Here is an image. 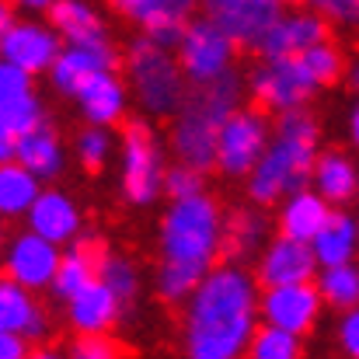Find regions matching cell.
<instances>
[{"mask_svg":"<svg viewBox=\"0 0 359 359\" xmlns=\"http://www.w3.org/2000/svg\"><path fill=\"white\" fill-rule=\"evenodd\" d=\"M258 276L241 262H217L185 300L182 349L189 359L248 356V342L262 321Z\"/></svg>","mask_w":359,"mask_h":359,"instance_id":"obj_1","label":"cell"},{"mask_svg":"<svg viewBox=\"0 0 359 359\" xmlns=\"http://www.w3.org/2000/svg\"><path fill=\"white\" fill-rule=\"evenodd\" d=\"M227 217L206 192L189 199H171L157 224V276L154 290L164 304H185L199 279L224 255Z\"/></svg>","mask_w":359,"mask_h":359,"instance_id":"obj_2","label":"cell"},{"mask_svg":"<svg viewBox=\"0 0 359 359\" xmlns=\"http://www.w3.org/2000/svg\"><path fill=\"white\" fill-rule=\"evenodd\" d=\"M244 102V77L238 70L224 74L213 84L192 88L178 116L171 119V150L178 161L199 168V171H217V133L224 119L241 109Z\"/></svg>","mask_w":359,"mask_h":359,"instance_id":"obj_3","label":"cell"},{"mask_svg":"<svg viewBox=\"0 0 359 359\" xmlns=\"http://www.w3.org/2000/svg\"><path fill=\"white\" fill-rule=\"evenodd\" d=\"M126 81L136 109L150 119H175L192 91L175 49L154 42L147 32L126 46Z\"/></svg>","mask_w":359,"mask_h":359,"instance_id":"obj_4","label":"cell"},{"mask_svg":"<svg viewBox=\"0 0 359 359\" xmlns=\"http://www.w3.org/2000/svg\"><path fill=\"white\" fill-rule=\"evenodd\" d=\"M318 143L321 140H300V136H276L258 157V164L244 178V196L248 203L272 206L283 203L286 196L300 192L311 185V171L318 161Z\"/></svg>","mask_w":359,"mask_h":359,"instance_id":"obj_5","label":"cell"},{"mask_svg":"<svg viewBox=\"0 0 359 359\" xmlns=\"http://www.w3.org/2000/svg\"><path fill=\"white\" fill-rule=\"evenodd\" d=\"M164 147L147 122H129L119 140V189L136 210H150L164 196Z\"/></svg>","mask_w":359,"mask_h":359,"instance_id":"obj_6","label":"cell"},{"mask_svg":"<svg viewBox=\"0 0 359 359\" xmlns=\"http://www.w3.org/2000/svg\"><path fill=\"white\" fill-rule=\"evenodd\" d=\"M238 49H241L238 42L217 21H210L203 14V18H189L185 21L182 39L175 46V56H178L189 84L192 88H203V84H213V81H220L224 74L234 70Z\"/></svg>","mask_w":359,"mask_h":359,"instance_id":"obj_7","label":"cell"},{"mask_svg":"<svg viewBox=\"0 0 359 359\" xmlns=\"http://www.w3.org/2000/svg\"><path fill=\"white\" fill-rule=\"evenodd\" d=\"M318 84L307 74L300 56H272L262 60L251 74H248V95L255 98V105L262 112H290V109H304L314 98Z\"/></svg>","mask_w":359,"mask_h":359,"instance_id":"obj_8","label":"cell"},{"mask_svg":"<svg viewBox=\"0 0 359 359\" xmlns=\"http://www.w3.org/2000/svg\"><path fill=\"white\" fill-rule=\"evenodd\" d=\"M269 143H272V126L262 116V109H244V105L234 109L217 133V175L248 178V171L258 164Z\"/></svg>","mask_w":359,"mask_h":359,"instance_id":"obj_9","label":"cell"},{"mask_svg":"<svg viewBox=\"0 0 359 359\" xmlns=\"http://www.w3.org/2000/svg\"><path fill=\"white\" fill-rule=\"evenodd\" d=\"M60 258H63V244L42 238L39 231L25 227L18 234H11L4 251H0V269L4 276H11L14 283L42 293L53 286L56 279V269H60Z\"/></svg>","mask_w":359,"mask_h":359,"instance_id":"obj_10","label":"cell"},{"mask_svg":"<svg viewBox=\"0 0 359 359\" xmlns=\"http://www.w3.org/2000/svg\"><path fill=\"white\" fill-rule=\"evenodd\" d=\"M325 297L318 283H283V286H262L258 314L269 325H279L293 335H311L325 314Z\"/></svg>","mask_w":359,"mask_h":359,"instance_id":"obj_11","label":"cell"},{"mask_svg":"<svg viewBox=\"0 0 359 359\" xmlns=\"http://www.w3.org/2000/svg\"><path fill=\"white\" fill-rule=\"evenodd\" d=\"M122 63V53L109 35L98 39H84V42H67L56 56V63L49 67V84L56 95L63 98H77V91L102 70H116Z\"/></svg>","mask_w":359,"mask_h":359,"instance_id":"obj_12","label":"cell"},{"mask_svg":"<svg viewBox=\"0 0 359 359\" xmlns=\"http://www.w3.org/2000/svg\"><path fill=\"white\" fill-rule=\"evenodd\" d=\"M321 272V262L307 241L276 234L255 258L258 286H283V283H314Z\"/></svg>","mask_w":359,"mask_h":359,"instance_id":"obj_13","label":"cell"},{"mask_svg":"<svg viewBox=\"0 0 359 359\" xmlns=\"http://www.w3.org/2000/svg\"><path fill=\"white\" fill-rule=\"evenodd\" d=\"M63 46L67 42H63V35L53 25L35 21V18H25V21L18 18L14 28L0 39V60L18 63L21 70L39 77V74H49V67L56 63Z\"/></svg>","mask_w":359,"mask_h":359,"instance_id":"obj_14","label":"cell"},{"mask_svg":"<svg viewBox=\"0 0 359 359\" xmlns=\"http://www.w3.org/2000/svg\"><path fill=\"white\" fill-rule=\"evenodd\" d=\"M328 25H332V21H328L321 11H314V7H307V11H283V14L265 28V35L258 39L255 53H258L262 60H272V56H300L304 49H311V46H318V42L328 39Z\"/></svg>","mask_w":359,"mask_h":359,"instance_id":"obj_15","label":"cell"},{"mask_svg":"<svg viewBox=\"0 0 359 359\" xmlns=\"http://www.w3.org/2000/svg\"><path fill=\"white\" fill-rule=\"evenodd\" d=\"M109 7L119 18L133 21L140 32H147L154 42L175 49L182 39V28L196 14L199 0H109Z\"/></svg>","mask_w":359,"mask_h":359,"instance_id":"obj_16","label":"cell"},{"mask_svg":"<svg viewBox=\"0 0 359 359\" xmlns=\"http://www.w3.org/2000/svg\"><path fill=\"white\" fill-rule=\"evenodd\" d=\"M199 7L238 46H248V49H255L265 28L283 14V0H199Z\"/></svg>","mask_w":359,"mask_h":359,"instance_id":"obj_17","label":"cell"},{"mask_svg":"<svg viewBox=\"0 0 359 359\" xmlns=\"http://www.w3.org/2000/svg\"><path fill=\"white\" fill-rule=\"evenodd\" d=\"M25 227H32V231H39L42 238H49L67 248V244H74V241L84 234V213H81V206L74 203L70 192L46 185V189L39 192L35 206L28 210Z\"/></svg>","mask_w":359,"mask_h":359,"instance_id":"obj_18","label":"cell"},{"mask_svg":"<svg viewBox=\"0 0 359 359\" xmlns=\"http://www.w3.org/2000/svg\"><path fill=\"white\" fill-rule=\"evenodd\" d=\"M67 325L77 335H95V332H112L122 318V297L105 283V279H91L81 293H74L67 304Z\"/></svg>","mask_w":359,"mask_h":359,"instance_id":"obj_19","label":"cell"},{"mask_svg":"<svg viewBox=\"0 0 359 359\" xmlns=\"http://www.w3.org/2000/svg\"><path fill=\"white\" fill-rule=\"evenodd\" d=\"M0 332H18L28 342H42L49 335V314L39 304V293L14 283L0 272Z\"/></svg>","mask_w":359,"mask_h":359,"instance_id":"obj_20","label":"cell"},{"mask_svg":"<svg viewBox=\"0 0 359 359\" xmlns=\"http://www.w3.org/2000/svg\"><path fill=\"white\" fill-rule=\"evenodd\" d=\"M332 213H335V206L314 185H307V189H300V192H293V196H286L279 203L276 231L286 234V238H297V241H307L311 244L325 231V224L332 220Z\"/></svg>","mask_w":359,"mask_h":359,"instance_id":"obj_21","label":"cell"},{"mask_svg":"<svg viewBox=\"0 0 359 359\" xmlns=\"http://www.w3.org/2000/svg\"><path fill=\"white\" fill-rule=\"evenodd\" d=\"M77 109L95 126H116L126 119V109H129V81H122L116 70L95 74L77 91Z\"/></svg>","mask_w":359,"mask_h":359,"instance_id":"obj_22","label":"cell"},{"mask_svg":"<svg viewBox=\"0 0 359 359\" xmlns=\"http://www.w3.org/2000/svg\"><path fill=\"white\" fill-rule=\"evenodd\" d=\"M18 161L32 175H39L46 185L56 182L63 175V168H67V147H63L60 129L49 126V119H46L42 126L21 133V140H18Z\"/></svg>","mask_w":359,"mask_h":359,"instance_id":"obj_23","label":"cell"},{"mask_svg":"<svg viewBox=\"0 0 359 359\" xmlns=\"http://www.w3.org/2000/svg\"><path fill=\"white\" fill-rule=\"evenodd\" d=\"M269 238H272V224L265 217V206H258V203L238 206L227 217V227H224V255L231 262L258 258L262 248L269 244Z\"/></svg>","mask_w":359,"mask_h":359,"instance_id":"obj_24","label":"cell"},{"mask_svg":"<svg viewBox=\"0 0 359 359\" xmlns=\"http://www.w3.org/2000/svg\"><path fill=\"white\" fill-rule=\"evenodd\" d=\"M311 185L332 203V206H346L359 196V164L346 150H321L311 171Z\"/></svg>","mask_w":359,"mask_h":359,"instance_id":"obj_25","label":"cell"},{"mask_svg":"<svg viewBox=\"0 0 359 359\" xmlns=\"http://www.w3.org/2000/svg\"><path fill=\"white\" fill-rule=\"evenodd\" d=\"M98 255H102V244L95 238H88V234H81V238L63 251L49 293H53L56 300H63V304H67L74 293H81V290L98 276Z\"/></svg>","mask_w":359,"mask_h":359,"instance_id":"obj_26","label":"cell"},{"mask_svg":"<svg viewBox=\"0 0 359 359\" xmlns=\"http://www.w3.org/2000/svg\"><path fill=\"white\" fill-rule=\"evenodd\" d=\"M42 189H46V182L39 175H32L21 161L0 164V217L4 220H25Z\"/></svg>","mask_w":359,"mask_h":359,"instance_id":"obj_27","label":"cell"},{"mask_svg":"<svg viewBox=\"0 0 359 359\" xmlns=\"http://www.w3.org/2000/svg\"><path fill=\"white\" fill-rule=\"evenodd\" d=\"M314 255L321 265H342L353 262L359 255V220L353 213H346L342 206H335L332 220L325 224V231L311 241Z\"/></svg>","mask_w":359,"mask_h":359,"instance_id":"obj_28","label":"cell"},{"mask_svg":"<svg viewBox=\"0 0 359 359\" xmlns=\"http://www.w3.org/2000/svg\"><path fill=\"white\" fill-rule=\"evenodd\" d=\"M49 25L63 35V42H84V39L109 35L105 21L91 0H56L49 7Z\"/></svg>","mask_w":359,"mask_h":359,"instance_id":"obj_29","label":"cell"},{"mask_svg":"<svg viewBox=\"0 0 359 359\" xmlns=\"http://www.w3.org/2000/svg\"><path fill=\"white\" fill-rule=\"evenodd\" d=\"M318 290L325 297V304L332 311H349V307H359V262H342V265H321L318 272Z\"/></svg>","mask_w":359,"mask_h":359,"instance_id":"obj_30","label":"cell"},{"mask_svg":"<svg viewBox=\"0 0 359 359\" xmlns=\"http://www.w3.org/2000/svg\"><path fill=\"white\" fill-rule=\"evenodd\" d=\"M248 356L251 359H300L304 356V339L279 328V325H269V321H258L251 342H248Z\"/></svg>","mask_w":359,"mask_h":359,"instance_id":"obj_31","label":"cell"},{"mask_svg":"<svg viewBox=\"0 0 359 359\" xmlns=\"http://www.w3.org/2000/svg\"><path fill=\"white\" fill-rule=\"evenodd\" d=\"M116 147H119V143H116V136H112V126H95V122H88V126L77 133V140H74L77 164H81L84 171H91V175L105 171V164L112 161Z\"/></svg>","mask_w":359,"mask_h":359,"instance_id":"obj_32","label":"cell"},{"mask_svg":"<svg viewBox=\"0 0 359 359\" xmlns=\"http://www.w3.org/2000/svg\"><path fill=\"white\" fill-rule=\"evenodd\" d=\"M98 279H105L119 293L122 304H133L140 297V286H143V276H140L136 262L119 255V251H105V248L98 255Z\"/></svg>","mask_w":359,"mask_h":359,"instance_id":"obj_33","label":"cell"},{"mask_svg":"<svg viewBox=\"0 0 359 359\" xmlns=\"http://www.w3.org/2000/svg\"><path fill=\"white\" fill-rule=\"evenodd\" d=\"M300 60H304V67H307V74L314 77L318 88H332V84H339L342 74H346V56H342V49H339L332 39H325V42L304 49Z\"/></svg>","mask_w":359,"mask_h":359,"instance_id":"obj_34","label":"cell"},{"mask_svg":"<svg viewBox=\"0 0 359 359\" xmlns=\"http://www.w3.org/2000/svg\"><path fill=\"white\" fill-rule=\"evenodd\" d=\"M0 119L21 136V133H28V129H35V126L46 122V105H42V98H39L35 91H28V95H21V98L0 105Z\"/></svg>","mask_w":359,"mask_h":359,"instance_id":"obj_35","label":"cell"},{"mask_svg":"<svg viewBox=\"0 0 359 359\" xmlns=\"http://www.w3.org/2000/svg\"><path fill=\"white\" fill-rule=\"evenodd\" d=\"M203 182H206V171H199V168L178 161V164L168 168V175H164V196H168V199H189V196H199V192H206Z\"/></svg>","mask_w":359,"mask_h":359,"instance_id":"obj_36","label":"cell"},{"mask_svg":"<svg viewBox=\"0 0 359 359\" xmlns=\"http://www.w3.org/2000/svg\"><path fill=\"white\" fill-rule=\"evenodd\" d=\"M70 356L74 359H119L122 349L109 332H95V335H77L70 342Z\"/></svg>","mask_w":359,"mask_h":359,"instance_id":"obj_37","label":"cell"},{"mask_svg":"<svg viewBox=\"0 0 359 359\" xmlns=\"http://www.w3.org/2000/svg\"><path fill=\"white\" fill-rule=\"evenodd\" d=\"M28 91H35V74L21 70L18 63L0 60V105H7V102H14Z\"/></svg>","mask_w":359,"mask_h":359,"instance_id":"obj_38","label":"cell"},{"mask_svg":"<svg viewBox=\"0 0 359 359\" xmlns=\"http://www.w3.org/2000/svg\"><path fill=\"white\" fill-rule=\"evenodd\" d=\"M335 346H339L342 356L359 359V307L342 311V318L335 325Z\"/></svg>","mask_w":359,"mask_h":359,"instance_id":"obj_39","label":"cell"},{"mask_svg":"<svg viewBox=\"0 0 359 359\" xmlns=\"http://www.w3.org/2000/svg\"><path fill=\"white\" fill-rule=\"evenodd\" d=\"M314 11H321L332 25H359V0H307Z\"/></svg>","mask_w":359,"mask_h":359,"instance_id":"obj_40","label":"cell"},{"mask_svg":"<svg viewBox=\"0 0 359 359\" xmlns=\"http://www.w3.org/2000/svg\"><path fill=\"white\" fill-rule=\"evenodd\" d=\"M32 342L18 332H0V359H28Z\"/></svg>","mask_w":359,"mask_h":359,"instance_id":"obj_41","label":"cell"},{"mask_svg":"<svg viewBox=\"0 0 359 359\" xmlns=\"http://www.w3.org/2000/svg\"><path fill=\"white\" fill-rule=\"evenodd\" d=\"M18 133L7 126V122L0 119V164H7V161H18Z\"/></svg>","mask_w":359,"mask_h":359,"instance_id":"obj_42","label":"cell"},{"mask_svg":"<svg viewBox=\"0 0 359 359\" xmlns=\"http://www.w3.org/2000/svg\"><path fill=\"white\" fill-rule=\"evenodd\" d=\"M14 21H18V7L11 0H0V39L14 28Z\"/></svg>","mask_w":359,"mask_h":359,"instance_id":"obj_43","label":"cell"},{"mask_svg":"<svg viewBox=\"0 0 359 359\" xmlns=\"http://www.w3.org/2000/svg\"><path fill=\"white\" fill-rule=\"evenodd\" d=\"M14 7H21V11H28V14H49V7L56 4V0H11Z\"/></svg>","mask_w":359,"mask_h":359,"instance_id":"obj_44","label":"cell"},{"mask_svg":"<svg viewBox=\"0 0 359 359\" xmlns=\"http://www.w3.org/2000/svg\"><path fill=\"white\" fill-rule=\"evenodd\" d=\"M349 143L356 147V154H359V102L353 105V112H349Z\"/></svg>","mask_w":359,"mask_h":359,"instance_id":"obj_45","label":"cell"},{"mask_svg":"<svg viewBox=\"0 0 359 359\" xmlns=\"http://www.w3.org/2000/svg\"><path fill=\"white\" fill-rule=\"evenodd\" d=\"M349 84H353V91H359V63L349 67Z\"/></svg>","mask_w":359,"mask_h":359,"instance_id":"obj_46","label":"cell"},{"mask_svg":"<svg viewBox=\"0 0 359 359\" xmlns=\"http://www.w3.org/2000/svg\"><path fill=\"white\" fill-rule=\"evenodd\" d=\"M4 244H7V234H4V217H0V251H4Z\"/></svg>","mask_w":359,"mask_h":359,"instance_id":"obj_47","label":"cell"},{"mask_svg":"<svg viewBox=\"0 0 359 359\" xmlns=\"http://www.w3.org/2000/svg\"><path fill=\"white\" fill-rule=\"evenodd\" d=\"M283 4H293V0H283Z\"/></svg>","mask_w":359,"mask_h":359,"instance_id":"obj_48","label":"cell"}]
</instances>
